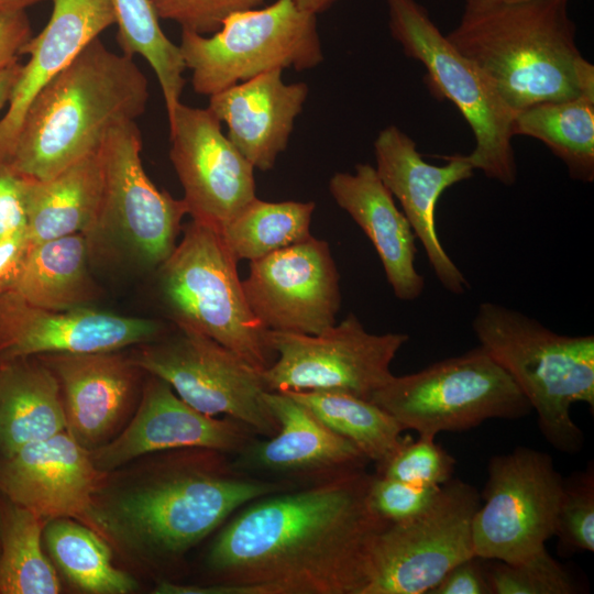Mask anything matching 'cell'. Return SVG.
Listing matches in <instances>:
<instances>
[{
  "label": "cell",
  "mask_w": 594,
  "mask_h": 594,
  "mask_svg": "<svg viewBox=\"0 0 594 594\" xmlns=\"http://www.w3.org/2000/svg\"><path fill=\"white\" fill-rule=\"evenodd\" d=\"M364 470L258 497L215 532L209 581L183 594H362L367 554L389 525L369 503Z\"/></svg>",
  "instance_id": "1"
},
{
  "label": "cell",
  "mask_w": 594,
  "mask_h": 594,
  "mask_svg": "<svg viewBox=\"0 0 594 594\" xmlns=\"http://www.w3.org/2000/svg\"><path fill=\"white\" fill-rule=\"evenodd\" d=\"M289 488L239 470L218 450L161 451L102 472L81 522L129 566L172 581L188 553L238 509Z\"/></svg>",
  "instance_id": "2"
},
{
  "label": "cell",
  "mask_w": 594,
  "mask_h": 594,
  "mask_svg": "<svg viewBox=\"0 0 594 594\" xmlns=\"http://www.w3.org/2000/svg\"><path fill=\"white\" fill-rule=\"evenodd\" d=\"M148 96L133 57L110 51L97 37L34 97L8 164L26 178H51L98 152L113 129L142 116Z\"/></svg>",
  "instance_id": "3"
},
{
  "label": "cell",
  "mask_w": 594,
  "mask_h": 594,
  "mask_svg": "<svg viewBox=\"0 0 594 594\" xmlns=\"http://www.w3.org/2000/svg\"><path fill=\"white\" fill-rule=\"evenodd\" d=\"M568 0L464 7L447 37L487 77L514 112L594 97V66L575 42Z\"/></svg>",
  "instance_id": "4"
},
{
  "label": "cell",
  "mask_w": 594,
  "mask_h": 594,
  "mask_svg": "<svg viewBox=\"0 0 594 594\" xmlns=\"http://www.w3.org/2000/svg\"><path fill=\"white\" fill-rule=\"evenodd\" d=\"M472 328L480 345L509 374L544 439L558 451L578 453L584 436L571 417L576 403L594 407V337L557 333L506 306L480 304Z\"/></svg>",
  "instance_id": "5"
},
{
  "label": "cell",
  "mask_w": 594,
  "mask_h": 594,
  "mask_svg": "<svg viewBox=\"0 0 594 594\" xmlns=\"http://www.w3.org/2000/svg\"><path fill=\"white\" fill-rule=\"evenodd\" d=\"M172 254L158 266L163 301L177 327L211 338L264 371L275 360L266 329L252 312L238 261L219 231L193 220Z\"/></svg>",
  "instance_id": "6"
},
{
  "label": "cell",
  "mask_w": 594,
  "mask_h": 594,
  "mask_svg": "<svg viewBox=\"0 0 594 594\" xmlns=\"http://www.w3.org/2000/svg\"><path fill=\"white\" fill-rule=\"evenodd\" d=\"M370 400L404 430L430 438L469 430L487 419L521 418L532 410L509 374L481 345L416 373L393 375Z\"/></svg>",
  "instance_id": "7"
},
{
  "label": "cell",
  "mask_w": 594,
  "mask_h": 594,
  "mask_svg": "<svg viewBox=\"0 0 594 594\" xmlns=\"http://www.w3.org/2000/svg\"><path fill=\"white\" fill-rule=\"evenodd\" d=\"M391 34L404 53L420 62L433 92L452 101L469 123L474 148L466 155L474 169L510 186L517 168L513 148L515 113L482 70L442 34L416 0H385Z\"/></svg>",
  "instance_id": "8"
},
{
  "label": "cell",
  "mask_w": 594,
  "mask_h": 594,
  "mask_svg": "<svg viewBox=\"0 0 594 594\" xmlns=\"http://www.w3.org/2000/svg\"><path fill=\"white\" fill-rule=\"evenodd\" d=\"M178 46L194 90L208 97L273 69L304 70L323 59L316 15L293 0L231 13L209 36L182 30Z\"/></svg>",
  "instance_id": "9"
},
{
  "label": "cell",
  "mask_w": 594,
  "mask_h": 594,
  "mask_svg": "<svg viewBox=\"0 0 594 594\" xmlns=\"http://www.w3.org/2000/svg\"><path fill=\"white\" fill-rule=\"evenodd\" d=\"M480 505L474 486L451 479L421 514L376 532L362 594H428L453 566L475 556L472 522Z\"/></svg>",
  "instance_id": "10"
},
{
  "label": "cell",
  "mask_w": 594,
  "mask_h": 594,
  "mask_svg": "<svg viewBox=\"0 0 594 594\" xmlns=\"http://www.w3.org/2000/svg\"><path fill=\"white\" fill-rule=\"evenodd\" d=\"M177 328L140 344L130 356L133 363L198 411L232 418L264 438L275 435L278 422L264 400L263 371L211 338Z\"/></svg>",
  "instance_id": "11"
},
{
  "label": "cell",
  "mask_w": 594,
  "mask_h": 594,
  "mask_svg": "<svg viewBox=\"0 0 594 594\" xmlns=\"http://www.w3.org/2000/svg\"><path fill=\"white\" fill-rule=\"evenodd\" d=\"M472 522L474 554L519 562L553 537L564 479L550 454L527 447L494 455Z\"/></svg>",
  "instance_id": "12"
},
{
  "label": "cell",
  "mask_w": 594,
  "mask_h": 594,
  "mask_svg": "<svg viewBox=\"0 0 594 594\" xmlns=\"http://www.w3.org/2000/svg\"><path fill=\"white\" fill-rule=\"evenodd\" d=\"M273 363L263 371L268 392H344L365 399L387 383L391 364L409 337L371 333L349 314L318 334L266 330Z\"/></svg>",
  "instance_id": "13"
},
{
  "label": "cell",
  "mask_w": 594,
  "mask_h": 594,
  "mask_svg": "<svg viewBox=\"0 0 594 594\" xmlns=\"http://www.w3.org/2000/svg\"><path fill=\"white\" fill-rule=\"evenodd\" d=\"M141 151L135 121L117 127L103 141L99 148L103 191L91 233H111L140 264L158 267L176 246L187 208L183 199L152 183Z\"/></svg>",
  "instance_id": "14"
},
{
  "label": "cell",
  "mask_w": 594,
  "mask_h": 594,
  "mask_svg": "<svg viewBox=\"0 0 594 594\" xmlns=\"http://www.w3.org/2000/svg\"><path fill=\"white\" fill-rule=\"evenodd\" d=\"M339 280L328 243L311 235L250 262L242 286L266 330L318 334L337 323Z\"/></svg>",
  "instance_id": "15"
},
{
  "label": "cell",
  "mask_w": 594,
  "mask_h": 594,
  "mask_svg": "<svg viewBox=\"0 0 594 594\" xmlns=\"http://www.w3.org/2000/svg\"><path fill=\"white\" fill-rule=\"evenodd\" d=\"M168 123L169 157L187 215L219 230L256 198L254 167L208 108L180 102Z\"/></svg>",
  "instance_id": "16"
},
{
  "label": "cell",
  "mask_w": 594,
  "mask_h": 594,
  "mask_svg": "<svg viewBox=\"0 0 594 594\" xmlns=\"http://www.w3.org/2000/svg\"><path fill=\"white\" fill-rule=\"evenodd\" d=\"M278 422L275 435L255 437L232 461L239 470L293 487L322 483L364 470L370 462L349 440L333 432L285 392H265Z\"/></svg>",
  "instance_id": "17"
},
{
  "label": "cell",
  "mask_w": 594,
  "mask_h": 594,
  "mask_svg": "<svg viewBox=\"0 0 594 594\" xmlns=\"http://www.w3.org/2000/svg\"><path fill=\"white\" fill-rule=\"evenodd\" d=\"M152 319L85 306L41 308L15 292L0 296V362L54 353H97L152 342L163 333Z\"/></svg>",
  "instance_id": "18"
},
{
  "label": "cell",
  "mask_w": 594,
  "mask_h": 594,
  "mask_svg": "<svg viewBox=\"0 0 594 594\" xmlns=\"http://www.w3.org/2000/svg\"><path fill=\"white\" fill-rule=\"evenodd\" d=\"M147 375L124 429L109 443L89 451L98 471L109 472L142 455L176 449L205 448L234 455L256 436L232 418L198 411L165 381Z\"/></svg>",
  "instance_id": "19"
},
{
  "label": "cell",
  "mask_w": 594,
  "mask_h": 594,
  "mask_svg": "<svg viewBox=\"0 0 594 594\" xmlns=\"http://www.w3.org/2000/svg\"><path fill=\"white\" fill-rule=\"evenodd\" d=\"M374 153L375 170L399 201L437 279L448 292L464 294L470 285L439 240L436 207L446 189L473 175L466 155L444 156V165L430 164L422 158L415 141L396 125L380 131Z\"/></svg>",
  "instance_id": "20"
},
{
  "label": "cell",
  "mask_w": 594,
  "mask_h": 594,
  "mask_svg": "<svg viewBox=\"0 0 594 594\" xmlns=\"http://www.w3.org/2000/svg\"><path fill=\"white\" fill-rule=\"evenodd\" d=\"M54 373L66 431L86 450L112 441L140 402L142 371L121 351L37 355Z\"/></svg>",
  "instance_id": "21"
},
{
  "label": "cell",
  "mask_w": 594,
  "mask_h": 594,
  "mask_svg": "<svg viewBox=\"0 0 594 594\" xmlns=\"http://www.w3.org/2000/svg\"><path fill=\"white\" fill-rule=\"evenodd\" d=\"M101 474L65 430L0 458V495L46 522L82 521Z\"/></svg>",
  "instance_id": "22"
},
{
  "label": "cell",
  "mask_w": 594,
  "mask_h": 594,
  "mask_svg": "<svg viewBox=\"0 0 594 594\" xmlns=\"http://www.w3.org/2000/svg\"><path fill=\"white\" fill-rule=\"evenodd\" d=\"M53 10L43 30L32 36L20 55L22 65L0 120V162L8 163L25 112L34 97L64 70L95 38L116 24L111 0H52Z\"/></svg>",
  "instance_id": "23"
},
{
  "label": "cell",
  "mask_w": 594,
  "mask_h": 594,
  "mask_svg": "<svg viewBox=\"0 0 594 594\" xmlns=\"http://www.w3.org/2000/svg\"><path fill=\"white\" fill-rule=\"evenodd\" d=\"M282 73L273 69L209 97L208 109L228 125V139L264 172L286 148L309 91L305 82L286 84Z\"/></svg>",
  "instance_id": "24"
},
{
  "label": "cell",
  "mask_w": 594,
  "mask_h": 594,
  "mask_svg": "<svg viewBox=\"0 0 594 594\" xmlns=\"http://www.w3.org/2000/svg\"><path fill=\"white\" fill-rule=\"evenodd\" d=\"M329 190L372 242L396 298L410 301L420 297L425 279L415 266L416 235L375 167L356 164L353 173H336Z\"/></svg>",
  "instance_id": "25"
},
{
  "label": "cell",
  "mask_w": 594,
  "mask_h": 594,
  "mask_svg": "<svg viewBox=\"0 0 594 594\" xmlns=\"http://www.w3.org/2000/svg\"><path fill=\"white\" fill-rule=\"evenodd\" d=\"M103 174L99 151L47 179L24 177L26 233L31 244L94 231Z\"/></svg>",
  "instance_id": "26"
},
{
  "label": "cell",
  "mask_w": 594,
  "mask_h": 594,
  "mask_svg": "<svg viewBox=\"0 0 594 594\" xmlns=\"http://www.w3.org/2000/svg\"><path fill=\"white\" fill-rule=\"evenodd\" d=\"M66 430L58 382L38 356L0 362V458Z\"/></svg>",
  "instance_id": "27"
},
{
  "label": "cell",
  "mask_w": 594,
  "mask_h": 594,
  "mask_svg": "<svg viewBox=\"0 0 594 594\" xmlns=\"http://www.w3.org/2000/svg\"><path fill=\"white\" fill-rule=\"evenodd\" d=\"M88 252L84 233L32 244L13 292L31 305L52 310L86 305L94 295Z\"/></svg>",
  "instance_id": "28"
},
{
  "label": "cell",
  "mask_w": 594,
  "mask_h": 594,
  "mask_svg": "<svg viewBox=\"0 0 594 594\" xmlns=\"http://www.w3.org/2000/svg\"><path fill=\"white\" fill-rule=\"evenodd\" d=\"M43 544L55 569L82 593L128 594L138 588L136 580L114 563L108 542L77 519L48 520Z\"/></svg>",
  "instance_id": "29"
},
{
  "label": "cell",
  "mask_w": 594,
  "mask_h": 594,
  "mask_svg": "<svg viewBox=\"0 0 594 594\" xmlns=\"http://www.w3.org/2000/svg\"><path fill=\"white\" fill-rule=\"evenodd\" d=\"M513 133L544 143L572 179L594 180V97L534 105L515 113Z\"/></svg>",
  "instance_id": "30"
},
{
  "label": "cell",
  "mask_w": 594,
  "mask_h": 594,
  "mask_svg": "<svg viewBox=\"0 0 594 594\" xmlns=\"http://www.w3.org/2000/svg\"><path fill=\"white\" fill-rule=\"evenodd\" d=\"M285 393L333 432L352 442L376 466L386 462L403 443V427L370 399L333 391Z\"/></svg>",
  "instance_id": "31"
},
{
  "label": "cell",
  "mask_w": 594,
  "mask_h": 594,
  "mask_svg": "<svg viewBox=\"0 0 594 594\" xmlns=\"http://www.w3.org/2000/svg\"><path fill=\"white\" fill-rule=\"evenodd\" d=\"M46 521L0 495V594H57L56 569L43 549Z\"/></svg>",
  "instance_id": "32"
},
{
  "label": "cell",
  "mask_w": 594,
  "mask_h": 594,
  "mask_svg": "<svg viewBox=\"0 0 594 594\" xmlns=\"http://www.w3.org/2000/svg\"><path fill=\"white\" fill-rule=\"evenodd\" d=\"M312 201H264L257 197L218 231L239 262L262 258L309 237Z\"/></svg>",
  "instance_id": "33"
},
{
  "label": "cell",
  "mask_w": 594,
  "mask_h": 594,
  "mask_svg": "<svg viewBox=\"0 0 594 594\" xmlns=\"http://www.w3.org/2000/svg\"><path fill=\"white\" fill-rule=\"evenodd\" d=\"M122 54L140 55L156 75L170 118L180 103L186 69L179 46L163 32L151 0H111Z\"/></svg>",
  "instance_id": "34"
},
{
  "label": "cell",
  "mask_w": 594,
  "mask_h": 594,
  "mask_svg": "<svg viewBox=\"0 0 594 594\" xmlns=\"http://www.w3.org/2000/svg\"><path fill=\"white\" fill-rule=\"evenodd\" d=\"M485 571L491 594H573L572 575L544 548L519 562L487 560Z\"/></svg>",
  "instance_id": "35"
},
{
  "label": "cell",
  "mask_w": 594,
  "mask_h": 594,
  "mask_svg": "<svg viewBox=\"0 0 594 594\" xmlns=\"http://www.w3.org/2000/svg\"><path fill=\"white\" fill-rule=\"evenodd\" d=\"M561 553L594 551V468L564 479L554 535Z\"/></svg>",
  "instance_id": "36"
},
{
  "label": "cell",
  "mask_w": 594,
  "mask_h": 594,
  "mask_svg": "<svg viewBox=\"0 0 594 594\" xmlns=\"http://www.w3.org/2000/svg\"><path fill=\"white\" fill-rule=\"evenodd\" d=\"M454 468V458L435 438L405 436L395 453L376 466V474L418 486H442Z\"/></svg>",
  "instance_id": "37"
},
{
  "label": "cell",
  "mask_w": 594,
  "mask_h": 594,
  "mask_svg": "<svg viewBox=\"0 0 594 594\" xmlns=\"http://www.w3.org/2000/svg\"><path fill=\"white\" fill-rule=\"evenodd\" d=\"M441 486H418L372 474L369 503L374 513L387 524L414 518L426 510Z\"/></svg>",
  "instance_id": "38"
},
{
  "label": "cell",
  "mask_w": 594,
  "mask_h": 594,
  "mask_svg": "<svg viewBox=\"0 0 594 594\" xmlns=\"http://www.w3.org/2000/svg\"><path fill=\"white\" fill-rule=\"evenodd\" d=\"M158 18L173 21L182 30L199 34L217 32L231 13L255 9L264 0H151Z\"/></svg>",
  "instance_id": "39"
},
{
  "label": "cell",
  "mask_w": 594,
  "mask_h": 594,
  "mask_svg": "<svg viewBox=\"0 0 594 594\" xmlns=\"http://www.w3.org/2000/svg\"><path fill=\"white\" fill-rule=\"evenodd\" d=\"M26 230L24 177L0 162V239Z\"/></svg>",
  "instance_id": "40"
},
{
  "label": "cell",
  "mask_w": 594,
  "mask_h": 594,
  "mask_svg": "<svg viewBox=\"0 0 594 594\" xmlns=\"http://www.w3.org/2000/svg\"><path fill=\"white\" fill-rule=\"evenodd\" d=\"M428 594H491L484 559L474 556L460 562Z\"/></svg>",
  "instance_id": "41"
},
{
  "label": "cell",
  "mask_w": 594,
  "mask_h": 594,
  "mask_svg": "<svg viewBox=\"0 0 594 594\" xmlns=\"http://www.w3.org/2000/svg\"><path fill=\"white\" fill-rule=\"evenodd\" d=\"M31 245L26 230L0 239V296L14 290Z\"/></svg>",
  "instance_id": "42"
},
{
  "label": "cell",
  "mask_w": 594,
  "mask_h": 594,
  "mask_svg": "<svg viewBox=\"0 0 594 594\" xmlns=\"http://www.w3.org/2000/svg\"><path fill=\"white\" fill-rule=\"evenodd\" d=\"M31 37L25 11L0 12V69L18 61L21 48Z\"/></svg>",
  "instance_id": "43"
},
{
  "label": "cell",
  "mask_w": 594,
  "mask_h": 594,
  "mask_svg": "<svg viewBox=\"0 0 594 594\" xmlns=\"http://www.w3.org/2000/svg\"><path fill=\"white\" fill-rule=\"evenodd\" d=\"M22 65L16 61L0 69V111L8 105Z\"/></svg>",
  "instance_id": "44"
},
{
  "label": "cell",
  "mask_w": 594,
  "mask_h": 594,
  "mask_svg": "<svg viewBox=\"0 0 594 594\" xmlns=\"http://www.w3.org/2000/svg\"><path fill=\"white\" fill-rule=\"evenodd\" d=\"M302 11L317 15L327 10L336 0H293Z\"/></svg>",
  "instance_id": "45"
},
{
  "label": "cell",
  "mask_w": 594,
  "mask_h": 594,
  "mask_svg": "<svg viewBox=\"0 0 594 594\" xmlns=\"http://www.w3.org/2000/svg\"><path fill=\"white\" fill-rule=\"evenodd\" d=\"M52 0H0V12L25 11L35 4Z\"/></svg>",
  "instance_id": "46"
},
{
  "label": "cell",
  "mask_w": 594,
  "mask_h": 594,
  "mask_svg": "<svg viewBox=\"0 0 594 594\" xmlns=\"http://www.w3.org/2000/svg\"><path fill=\"white\" fill-rule=\"evenodd\" d=\"M527 0H464V7H483L497 3H512Z\"/></svg>",
  "instance_id": "47"
}]
</instances>
